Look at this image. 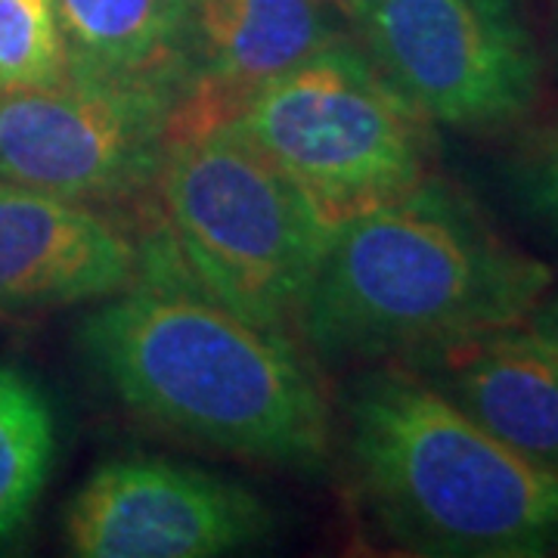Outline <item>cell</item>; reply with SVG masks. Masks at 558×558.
I'll list each match as a JSON object with an SVG mask.
<instances>
[{
  "label": "cell",
  "mask_w": 558,
  "mask_h": 558,
  "mask_svg": "<svg viewBox=\"0 0 558 558\" xmlns=\"http://www.w3.org/2000/svg\"><path fill=\"white\" fill-rule=\"evenodd\" d=\"M137 277L81 326V348L109 391L174 438L319 475L332 453L323 391L292 336L205 289L159 233Z\"/></svg>",
  "instance_id": "6da1fadb"
},
{
  "label": "cell",
  "mask_w": 558,
  "mask_h": 558,
  "mask_svg": "<svg viewBox=\"0 0 558 558\" xmlns=\"http://www.w3.org/2000/svg\"><path fill=\"white\" fill-rule=\"evenodd\" d=\"M549 286V264L428 178L329 230L295 332L326 360H407L531 319Z\"/></svg>",
  "instance_id": "7a4b0ae2"
},
{
  "label": "cell",
  "mask_w": 558,
  "mask_h": 558,
  "mask_svg": "<svg viewBox=\"0 0 558 558\" xmlns=\"http://www.w3.org/2000/svg\"><path fill=\"white\" fill-rule=\"evenodd\" d=\"M354 478L400 549L444 558L558 553V475L509 450L413 369L344 398Z\"/></svg>",
  "instance_id": "3957f363"
},
{
  "label": "cell",
  "mask_w": 558,
  "mask_h": 558,
  "mask_svg": "<svg viewBox=\"0 0 558 558\" xmlns=\"http://www.w3.org/2000/svg\"><path fill=\"white\" fill-rule=\"evenodd\" d=\"M159 227L180 260L240 314L292 336L329 223L233 119L171 128Z\"/></svg>",
  "instance_id": "277c9868"
},
{
  "label": "cell",
  "mask_w": 558,
  "mask_h": 558,
  "mask_svg": "<svg viewBox=\"0 0 558 558\" xmlns=\"http://www.w3.org/2000/svg\"><path fill=\"white\" fill-rule=\"evenodd\" d=\"M233 124L329 227L428 180L432 121L400 97L360 44L344 38L264 84Z\"/></svg>",
  "instance_id": "5b68a950"
},
{
  "label": "cell",
  "mask_w": 558,
  "mask_h": 558,
  "mask_svg": "<svg viewBox=\"0 0 558 558\" xmlns=\"http://www.w3.org/2000/svg\"><path fill=\"white\" fill-rule=\"evenodd\" d=\"M180 81L97 78L0 97V180L78 205H116L156 190Z\"/></svg>",
  "instance_id": "8992f818"
},
{
  "label": "cell",
  "mask_w": 558,
  "mask_h": 558,
  "mask_svg": "<svg viewBox=\"0 0 558 558\" xmlns=\"http://www.w3.org/2000/svg\"><path fill=\"white\" fill-rule=\"evenodd\" d=\"M341 3L363 53L428 121L494 131L537 102L539 60L506 0Z\"/></svg>",
  "instance_id": "52a82bcc"
},
{
  "label": "cell",
  "mask_w": 558,
  "mask_h": 558,
  "mask_svg": "<svg viewBox=\"0 0 558 558\" xmlns=\"http://www.w3.org/2000/svg\"><path fill=\"white\" fill-rule=\"evenodd\" d=\"M270 506L236 481L171 459L100 465L65 512V543L81 558H211L274 534Z\"/></svg>",
  "instance_id": "ba28073f"
},
{
  "label": "cell",
  "mask_w": 558,
  "mask_h": 558,
  "mask_svg": "<svg viewBox=\"0 0 558 558\" xmlns=\"http://www.w3.org/2000/svg\"><path fill=\"white\" fill-rule=\"evenodd\" d=\"M336 38L326 0H183L171 128L233 119L264 84Z\"/></svg>",
  "instance_id": "9c48e42d"
},
{
  "label": "cell",
  "mask_w": 558,
  "mask_h": 558,
  "mask_svg": "<svg viewBox=\"0 0 558 558\" xmlns=\"http://www.w3.org/2000/svg\"><path fill=\"white\" fill-rule=\"evenodd\" d=\"M137 264V242L94 205L0 180V317L112 299Z\"/></svg>",
  "instance_id": "30bf717a"
},
{
  "label": "cell",
  "mask_w": 558,
  "mask_h": 558,
  "mask_svg": "<svg viewBox=\"0 0 558 558\" xmlns=\"http://www.w3.org/2000/svg\"><path fill=\"white\" fill-rule=\"evenodd\" d=\"M403 363L487 435L558 475V360L531 319L447 341Z\"/></svg>",
  "instance_id": "8fae6325"
},
{
  "label": "cell",
  "mask_w": 558,
  "mask_h": 558,
  "mask_svg": "<svg viewBox=\"0 0 558 558\" xmlns=\"http://www.w3.org/2000/svg\"><path fill=\"white\" fill-rule=\"evenodd\" d=\"M69 72L180 81L183 0H53Z\"/></svg>",
  "instance_id": "7c38bea8"
},
{
  "label": "cell",
  "mask_w": 558,
  "mask_h": 558,
  "mask_svg": "<svg viewBox=\"0 0 558 558\" xmlns=\"http://www.w3.org/2000/svg\"><path fill=\"white\" fill-rule=\"evenodd\" d=\"M57 457V418L32 376L0 363V543L32 519Z\"/></svg>",
  "instance_id": "4fadbf2b"
},
{
  "label": "cell",
  "mask_w": 558,
  "mask_h": 558,
  "mask_svg": "<svg viewBox=\"0 0 558 558\" xmlns=\"http://www.w3.org/2000/svg\"><path fill=\"white\" fill-rule=\"evenodd\" d=\"M69 69L53 0H0V97L60 81Z\"/></svg>",
  "instance_id": "5bb4252c"
},
{
  "label": "cell",
  "mask_w": 558,
  "mask_h": 558,
  "mask_svg": "<svg viewBox=\"0 0 558 558\" xmlns=\"http://www.w3.org/2000/svg\"><path fill=\"white\" fill-rule=\"evenodd\" d=\"M521 205L558 233V124L527 149L515 174Z\"/></svg>",
  "instance_id": "9a60e30c"
},
{
  "label": "cell",
  "mask_w": 558,
  "mask_h": 558,
  "mask_svg": "<svg viewBox=\"0 0 558 558\" xmlns=\"http://www.w3.org/2000/svg\"><path fill=\"white\" fill-rule=\"evenodd\" d=\"M531 323L539 329V336L549 341V348H553V354L558 360V301H553L549 307H543V311H534V317Z\"/></svg>",
  "instance_id": "2e32d148"
}]
</instances>
